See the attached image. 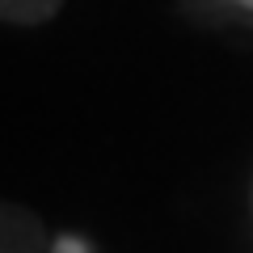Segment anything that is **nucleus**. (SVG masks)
Segmentation results:
<instances>
[{
  "label": "nucleus",
  "instance_id": "f257e3e1",
  "mask_svg": "<svg viewBox=\"0 0 253 253\" xmlns=\"http://www.w3.org/2000/svg\"><path fill=\"white\" fill-rule=\"evenodd\" d=\"M0 253H46V224L9 199H0Z\"/></svg>",
  "mask_w": 253,
  "mask_h": 253
},
{
  "label": "nucleus",
  "instance_id": "f03ea898",
  "mask_svg": "<svg viewBox=\"0 0 253 253\" xmlns=\"http://www.w3.org/2000/svg\"><path fill=\"white\" fill-rule=\"evenodd\" d=\"M63 9V0H0L4 26H42Z\"/></svg>",
  "mask_w": 253,
  "mask_h": 253
},
{
  "label": "nucleus",
  "instance_id": "7ed1b4c3",
  "mask_svg": "<svg viewBox=\"0 0 253 253\" xmlns=\"http://www.w3.org/2000/svg\"><path fill=\"white\" fill-rule=\"evenodd\" d=\"M51 253H89V245L76 241V236H59V241L51 245Z\"/></svg>",
  "mask_w": 253,
  "mask_h": 253
},
{
  "label": "nucleus",
  "instance_id": "20e7f679",
  "mask_svg": "<svg viewBox=\"0 0 253 253\" xmlns=\"http://www.w3.org/2000/svg\"><path fill=\"white\" fill-rule=\"evenodd\" d=\"M236 4H245V9H249V13H253V0H236Z\"/></svg>",
  "mask_w": 253,
  "mask_h": 253
},
{
  "label": "nucleus",
  "instance_id": "39448f33",
  "mask_svg": "<svg viewBox=\"0 0 253 253\" xmlns=\"http://www.w3.org/2000/svg\"><path fill=\"white\" fill-rule=\"evenodd\" d=\"M249 199H253V194H249Z\"/></svg>",
  "mask_w": 253,
  "mask_h": 253
}]
</instances>
